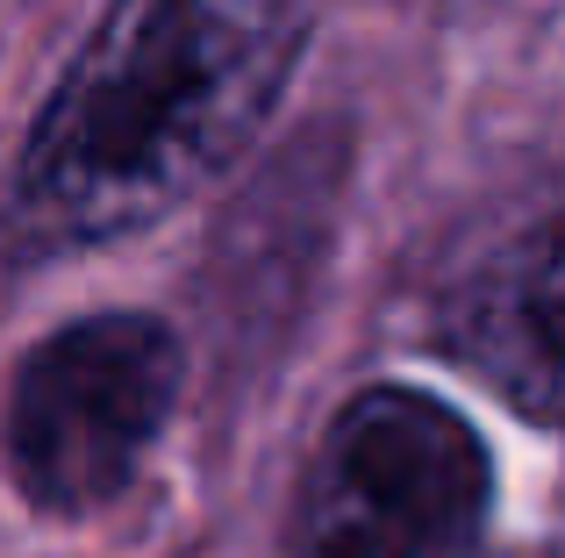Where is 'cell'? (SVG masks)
Here are the masks:
<instances>
[{"instance_id": "cell-1", "label": "cell", "mask_w": 565, "mask_h": 558, "mask_svg": "<svg viewBox=\"0 0 565 558\" xmlns=\"http://www.w3.org/2000/svg\"><path fill=\"white\" fill-rule=\"evenodd\" d=\"M308 0H108L14 165L29 251L108 244L193 201L265 129Z\"/></svg>"}, {"instance_id": "cell-2", "label": "cell", "mask_w": 565, "mask_h": 558, "mask_svg": "<svg viewBox=\"0 0 565 558\" xmlns=\"http://www.w3.org/2000/svg\"><path fill=\"white\" fill-rule=\"evenodd\" d=\"M494 502L487 444L415 387H365L322 430L294 508L301 558H472Z\"/></svg>"}, {"instance_id": "cell-3", "label": "cell", "mask_w": 565, "mask_h": 558, "mask_svg": "<svg viewBox=\"0 0 565 558\" xmlns=\"http://www.w3.org/2000/svg\"><path fill=\"white\" fill-rule=\"evenodd\" d=\"M180 394V344L151 315L51 330L14 373L8 473L43 516H79L129 487Z\"/></svg>"}, {"instance_id": "cell-4", "label": "cell", "mask_w": 565, "mask_h": 558, "mask_svg": "<svg viewBox=\"0 0 565 558\" xmlns=\"http://www.w3.org/2000/svg\"><path fill=\"white\" fill-rule=\"evenodd\" d=\"M437 330L501 401L565 422V223L487 251L444 293Z\"/></svg>"}]
</instances>
